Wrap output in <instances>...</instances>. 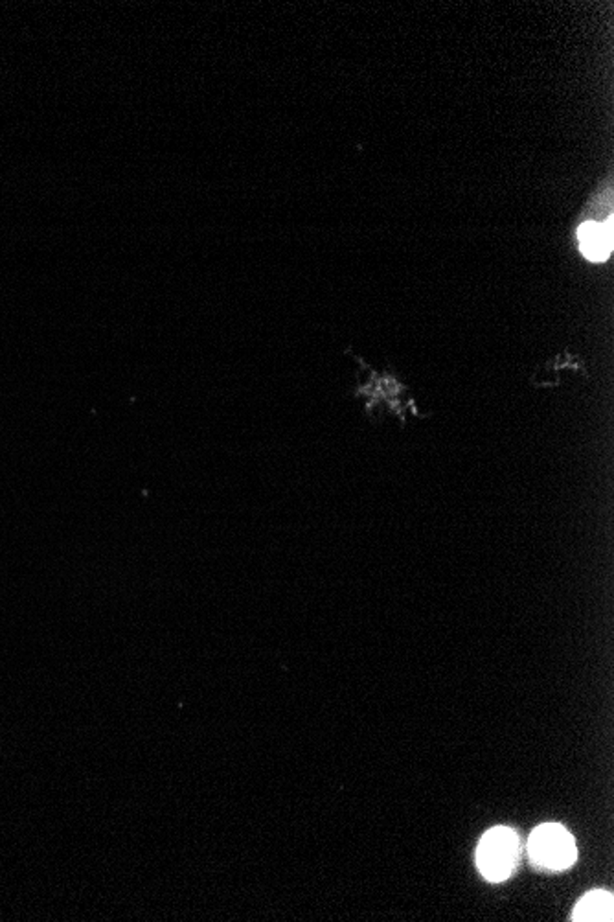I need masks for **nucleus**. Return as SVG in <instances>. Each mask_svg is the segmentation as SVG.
Listing matches in <instances>:
<instances>
[{
  "instance_id": "20e7f679",
  "label": "nucleus",
  "mask_w": 614,
  "mask_h": 922,
  "mask_svg": "<svg viewBox=\"0 0 614 922\" xmlns=\"http://www.w3.org/2000/svg\"><path fill=\"white\" fill-rule=\"evenodd\" d=\"M612 895L607 891L587 893L576 906L574 920H612Z\"/></svg>"
},
{
  "instance_id": "f257e3e1",
  "label": "nucleus",
  "mask_w": 614,
  "mask_h": 922,
  "mask_svg": "<svg viewBox=\"0 0 614 922\" xmlns=\"http://www.w3.org/2000/svg\"><path fill=\"white\" fill-rule=\"evenodd\" d=\"M519 860V837L512 828H491L480 839L476 864L489 882H503L515 869Z\"/></svg>"
},
{
  "instance_id": "f03ea898",
  "label": "nucleus",
  "mask_w": 614,
  "mask_h": 922,
  "mask_svg": "<svg viewBox=\"0 0 614 922\" xmlns=\"http://www.w3.org/2000/svg\"><path fill=\"white\" fill-rule=\"evenodd\" d=\"M528 851L531 860L550 871H561L570 867L578 856L574 837L568 834L565 827L557 823H547L538 827L534 834L529 836Z\"/></svg>"
},
{
  "instance_id": "7ed1b4c3",
  "label": "nucleus",
  "mask_w": 614,
  "mask_h": 922,
  "mask_svg": "<svg viewBox=\"0 0 614 922\" xmlns=\"http://www.w3.org/2000/svg\"><path fill=\"white\" fill-rule=\"evenodd\" d=\"M580 251L591 262H605L612 253V219L587 221L578 230Z\"/></svg>"
}]
</instances>
